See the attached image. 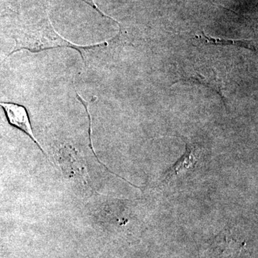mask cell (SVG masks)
<instances>
[{
  "instance_id": "cell-1",
  "label": "cell",
  "mask_w": 258,
  "mask_h": 258,
  "mask_svg": "<svg viewBox=\"0 0 258 258\" xmlns=\"http://www.w3.org/2000/svg\"><path fill=\"white\" fill-rule=\"evenodd\" d=\"M0 106L3 107L10 124L20 129L28 135L44 153L41 146L34 136L28 113L25 107L12 103H0Z\"/></svg>"
},
{
  "instance_id": "cell-2",
  "label": "cell",
  "mask_w": 258,
  "mask_h": 258,
  "mask_svg": "<svg viewBox=\"0 0 258 258\" xmlns=\"http://www.w3.org/2000/svg\"><path fill=\"white\" fill-rule=\"evenodd\" d=\"M201 150L195 144L186 143V151L179 161L173 166L166 174L165 180L171 179L174 176L179 175L182 171L192 169L198 164Z\"/></svg>"
},
{
  "instance_id": "cell-3",
  "label": "cell",
  "mask_w": 258,
  "mask_h": 258,
  "mask_svg": "<svg viewBox=\"0 0 258 258\" xmlns=\"http://www.w3.org/2000/svg\"><path fill=\"white\" fill-rule=\"evenodd\" d=\"M58 159L63 171L71 176L83 175V166L77 152L70 146H64L58 152Z\"/></svg>"
},
{
  "instance_id": "cell-4",
  "label": "cell",
  "mask_w": 258,
  "mask_h": 258,
  "mask_svg": "<svg viewBox=\"0 0 258 258\" xmlns=\"http://www.w3.org/2000/svg\"><path fill=\"white\" fill-rule=\"evenodd\" d=\"M200 42L203 43L210 44L214 45H222V46H232L247 49V50L257 52L255 42L253 40H230V39L217 38L205 35V32H202V35L198 36Z\"/></svg>"
}]
</instances>
